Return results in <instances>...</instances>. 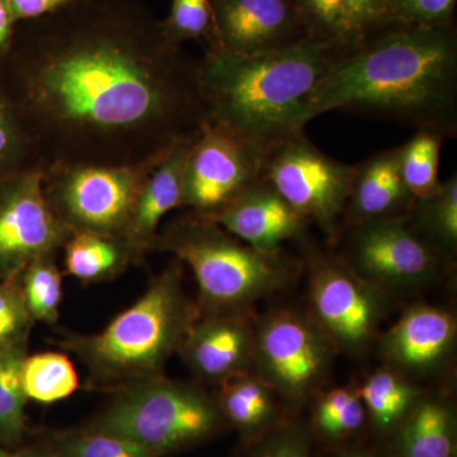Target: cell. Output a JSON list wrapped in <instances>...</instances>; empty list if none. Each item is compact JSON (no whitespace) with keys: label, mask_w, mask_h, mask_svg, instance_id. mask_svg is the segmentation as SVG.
Here are the masks:
<instances>
[{"label":"cell","mask_w":457,"mask_h":457,"mask_svg":"<svg viewBox=\"0 0 457 457\" xmlns=\"http://www.w3.org/2000/svg\"><path fill=\"white\" fill-rule=\"evenodd\" d=\"M42 173L22 171L0 179V282L17 278L36 258L57 253L71 236L47 204Z\"/></svg>","instance_id":"7c38bea8"},{"label":"cell","mask_w":457,"mask_h":457,"mask_svg":"<svg viewBox=\"0 0 457 457\" xmlns=\"http://www.w3.org/2000/svg\"><path fill=\"white\" fill-rule=\"evenodd\" d=\"M182 263L171 262L130 308L95 335H68L62 347L79 357L92 386L121 389L163 375L165 363L198 311L183 290Z\"/></svg>","instance_id":"277c9868"},{"label":"cell","mask_w":457,"mask_h":457,"mask_svg":"<svg viewBox=\"0 0 457 457\" xmlns=\"http://www.w3.org/2000/svg\"><path fill=\"white\" fill-rule=\"evenodd\" d=\"M254 330L240 312L197 314L179 352L198 378L220 385L254 365Z\"/></svg>","instance_id":"9a60e30c"},{"label":"cell","mask_w":457,"mask_h":457,"mask_svg":"<svg viewBox=\"0 0 457 457\" xmlns=\"http://www.w3.org/2000/svg\"><path fill=\"white\" fill-rule=\"evenodd\" d=\"M333 348L314 320L294 312L270 314L254 330L258 376L291 402L308 398L326 380Z\"/></svg>","instance_id":"30bf717a"},{"label":"cell","mask_w":457,"mask_h":457,"mask_svg":"<svg viewBox=\"0 0 457 457\" xmlns=\"http://www.w3.org/2000/svg\"><path fill=\"white\" fill-rule=\"evenodd\" d=\"M0 457H13V455L8 453L7 451L3 449L2 445H0Z\"/></svg>","instance_id":"b9f144b4"},{"label":"cell","mask_w":457,"mask_h":457,"mask_svg":"<svg viewBox=\"0 0 457 457\" xmlns=\"http://www.w3.org/2000/svg\"><path fill=\"white\" fill-rule=\"evenodd\" d=\"M216 49L261 54L309 40L296 0H212Z\"/></svg>","instance_id":"5bb4252c"},{"label":"cell","mask_w":457,"mask_h":457,"mask_svg":"<svg viewBox=\"0 0 457 457\" xmlns=\"http://www.w3.org/2000/svg\"><path fill=\"white\" fill-rule=\"evenodd\" d=\"M83 0H8L17 23L40 20Z\"/></svg>","instance_id":"74e56055"},{"label":"cell","mask_w":457,"mask_h":457,"mask_svg":"<svg viewBox=\"0 0 457 457\" xmlns=\"http://www.w3.org/2000/svg\"><path fill=\"white\" fill-rule=\"evenodd\" d=\"M356 164L321 152L303 132L267 153L263 180L306 222L336 237L350 198Z\"/></svg>","instance_id":"ba28073f"},{"label":"cell","mask_w":457,"mask_h":457,"mask_svg":"<svg viewBox=\"0 0 457 457\" xmlns=\"http://www.w3.org/2000/svg\"><path fill=\"white\" fill-rule=\"evenodd\" d=\"M343 261L380 290H402L435 278L442 257L408 224L407 215L350 228Z\"/></svg>","instance_id":"8fae6325"},{"label":"cell","mask_w":457,"mask_h":457,"mask_svg":"<svg viewBox=\"0 0 457 457\" xmlns=\"http://www.w3.org/2000/svg\"><path fill=\"white\" fill-rule=\"evenodd\" d=\"M16 279L32 320L55 324L62 300V273L57 266L56 252L33 260Z\"/></svg>","instance_id":"4316f807"},{"label":"cell","mask_w":457,"mask_h":457,"mask_svg":"<svg viewBox=\"0 0 457 457\" xmlns=\"http://www.w3.org/2000/svg\"><path fill=\"white\" fill-rule=\"evenodd\" d=\"M260 441L252 457H311L308 433L302 426L279 427Z\"/></svg>","instance_id":"d590c367"},{"label":"cell","mask_w":457,"mask_h":457,"mask_svg":"<svg viewBox=\"0 0 457 457\" xmlns=\"http://www.w3.org/2000/svg\"><path fill=\"white\" fill-rule=\"evenodd\" d=\"M333 111L455 137V29L393 27L342 54L308 99L311 121Z\"/></svg>","instance_id":"7a4b0ae2"},{"label":"cell","mask_w":457,"mask_h":457,"mask_svg":"<svg viewBox=\"0 0 457 457\" xmlns=\"http://www.w3.org/2000/svg\"><path fill=\"white\" fill-rule=\"evenodd\" d=\"M62 249L66 273L84 284L108 281L137 263L121 236L89 231L73 233Z\"/></svg>","instance_id":"7402d4cb"},{"label":"cell","mask_w":457,"mask_h":457,"mask_svg":"<svg viewBox=\"0 0 457 457\" xmlns=\"http://www.w3.org/2000/svg\"><path fill=\"white\" fill-rule=\"evenodd\" d=\"M197 130L189 132L170 146L167 154L150 171L141 188L130 221L122 236L137 263L152 252L164 216L171 210L182 207L186 163Z\"/></svg>","instance_id":"e0dca14e"},{"label":"cell","mask_w":457,"mask_h":457,"mask_svg":"<svg viewBox=\"0 0 457 457\" xmlns=\"http://www.w3.org/2000/svg\"><path fill=\"white\" fill-rule=\"evenodd\" d=\"M112 393L87 429L126 438L158 457L212 437L224 420L216 398L163 375Z\"/></svg>","instance_id":"8992f818"},{"label":"cell","mask_w":457,"mask_h":457,"mask_svg":"<svg viewBox=\"0 0 457 457\" xmlns=\"http://www.w3.org/2000/svg\"><path fill=\"white\" fill-rule=\"evenodd\" d=\"M53 450L59 457H158L135 442L87 428L57 438Z\"/></svg>","instance_id":"d6a6232c"},{"label":"cell","mask_w":457,"mask_h":457,"mask_svg":"<svg viewBox=\"0 0 457 457\" xmlns=\"http://www.w3.org/2000/svg\"><path fill=\"white\" fill-rule=\"evenodd\" d=\"M26 348L0 352V442L14 445L26 428L27 396L23 390L22 362Z\"/></svg>","instance_id":"f546056e"},{"label":"cell","mask_w":457,"mask_h":457,"mask_svg":"<svg viewBox=\"0 0 457 457\" xmlns=\"http://www.w3.org/2000/svg\"><path fill=\"white\" fill-rule=\"evenodd\" d=\"M267 153L224 126L198 128L183 180L182 207L212 218L246 188L263 179Z\"/></svg>","instance_id":"9c48e42d"},{"label":"cell","mask_w":457,"mask_h":457,"mask_svg":"<svg viewBox=\"0 0 457 457\" xmlns=\"http://www.w3.org/2000/svg\"><path fill=\"white\" fill-rule=\"evenodd\" d=\"M357 393L380 432L399 427L420 399V392L393 370L374 372Z\"/></svg>","instance_id":"d4e9b609"},{"label":"cell","mask_w":457,"mask_h":457,"mask_svg":"<svg viewBox=\"0 0 457 457\" xmlns=\"http://www.w3.org/2000/svg\"><path fill=\"white\" fill-rule=\"evenodd\" d=\"M33 324L17 279L0 282V352L26 348Z\"/></svg>","instance_id":"836d02e7"},{"label":"cell","mask_w":457,"mask_h":457,"mask_svg":"<svg viewBox=\"0 0 457 457\" xmlns=\"http://www.w3.org/2000/svg\"><path fill=\"white\" fill-rule=\"evenodd\" d=\"M416 197L409 191L398 167V147L385 150L356 164V176L345 206V224L407 215Z\"/></svg>","instance_id":"d6986e66"},{"label":"cell","mask_w":457,"mask_h":457,"mask_svg":"<svg viewBox=\"0 0 457 457\" xmlns=\"http://www.w3.org/2000/svg\"><path fill=\"white\" fill-rule=\"evenodd\" d=\"M306 37L339 50L363 42L353 0H296Z\"/></svg>","instance_id":"603a6c76"},{"label":"cell","mask_w":457,"mask_h":457,"mask_svg":"<svg viewBox=\"0 0 457 457\" xmlns=\"http://www.w3.org/2000/svg\"><path fill=\"white\" fill-rule=\"evenodd\" d=\"M381 291L345 261L315 257L311 290L314 321L337 347L362 351L372 341L383 314Z\"/></svg>","instance_id":"4fadbf2b"},{"label":"cell","mask_w":457,"mask_h":457,"mask_svg":"<svg viewBox=\"0 0 457 457\" xmlns=\"http://www.w3.org/2000/svg\"><path fill=\"white\" fill-rule=\"evenodd\" d=\"M445 137L429 130H417L408 143L398 147V167L405 185L416 198L440 191L441 147Z\"/></svg>","instance_id":"83f0119b"},{"label":"cell","mask_w":457,"mask_h":457,"mask_svg":"<svg viewBox=\"0 0 457 457\" xmlns=\"http://www.w3.org/2000/svg\"><path fill=\"white\" fill-rule=\"evenodd\" d=\"M17 26L8 0H0V65L12 49Z\"/></svg>","instance_id":"f35d334b"},{"label":"cell","mask_w":457,"mask_h":457,"mask_svg":"<svg viewBox=\"0 0 457 457\" xmlns=\"http://www.w3.org/2000/svg\"><path fill=\"white\" fill-rule=\"evenodd\" d=\"M167 152L137 164L51 165L42 173L45 198L71 234L122 237L147 176Z\"/></svg>","instance_id":"52a82bcc"},{"label":"cell","mask_w":457,"mask_h":457,"mask_svg":"<svg viewBox=\"0 0 457 457\" xmlns=\"http://www.w3.org/2000/svg\"><path fill=\"white\" fill-rule=\"evenodd\" d=\"M152 251L168 252L187 264L204 312H242L287 284L294 273L295 264L281 251L255 249L194 212L159 231Z\"/></svg>","instance_id":"5b68a950"},{"label":"cell","mask_w":457,"mask_h":457,"mask_svg":"<svg viewBox=\"0 0 457 457\" xmlns=\"http://www.w3.org/2000/svg\"><path fill=\"white\" fill-rule=\"evenodd\" d=\"M363 42L389 29L393 0H353Z\"/></svg>","instance_id":"8d00e7d4"},{"label":"cell","mask_w":457,"mask_h":457,"mask_svg":"<svg viewBox=\"0 0 457 457\" xmlns=\"http://www.w3.org/2000/svg\"><path fill=\"white\" fill-rule=\"evenodd\" d=\"M341 457H374L370 455L368 453H362V451H353V453H345Z\"/></svg>","instance_id":"60d3db41"},{"label":"cell","mask_w":457,"mask_h":457,"mask_svg":"<svg viewBox=\"0 0 457 457\" xmlns=\"http://www.w3.org/2000/svg\"><path fill=\"white\" fill-rule=\"evenodd\" d=\"M35 170H44L40 155L0 80V179Z\"/></svg>","instance_id":"f1b7e54d"},{"label":"cell","mask_w":457,"mask_h":457,"mask_svg":"<svg viewBox=\"0 0 457 457\" xmlns=\"http://www.w3.org/2000/svg\"><path fill=\"white\" fill-rule=\"evenodd\" d=\"M347 51L312 40L261 54L207 49L198 60L206 121L224 126L269 153L311 122L308 99L312 90Z\"/></svg>","instance_id":"3957f363"},{"label":"cell","mask_w":457,"mask_h":457,"mask_svg":"<svg viewBox=\"0 0 457 457\" xmlns=\"http://www.w3.org/2000/svg\"><path fill=\"white\" fill-rule=\"evenodd\" d=\"M366 414L359 393L337 387L321 395L315 405V432L327 442L343 441L361 429Z\"/></svg>","instance_id":"4dcf8cb0"},{"label":"cell","mask_w":457,"mask_h":457,"mask_svg":"<svg viewBox=\"0 0 457 457\" xmlns=\"http://www.w3.org/2000/svg\"><path fill=\"white\" fill-rule=\"evenodd\" d=\"M22 383L27 399L50 403L69 398L79 387L73 362L59 352H41L25 357Z\"/></svg>","instance_id":"484cf974"},{"label":"cell","mask_w":457,"mask_h":457,"mask_svg":"<svg viewBox=\"0 0 457 457\" xmlns=\"http://www.w3.org/2000/svg\"><path fill=\"white\" fill-rule=\"evenodd\" d=\"M407 220L441 254H453L457 246V174L442 182L437 194L416 198Z\"/></svg>","instance_id":"cb8c5ba5"},{"label":"cell","mask_w":457,"mask_h":457,"mask_svg":"<svg viewBox=\"0 0 457 457\" xmlns=\"http://www.w3.org/2000/svg\"><path fill=\"white\" fill-rule=\"evenodd\" d=\"M396 457H456V420L442 399H420L399 425Z\"/></svg>","instance_id":"44dd1931"},{"label":"cell","mask_w":457,"mask_h":457,"mask_svg":"<svg viewBox=\"0 0 457 457\" xmlns=\"http://www.w3.org/2000/svg\"><path fill=\"white\" fill-rule=\"evenodd\" d=\"M457 0H393L389 29L453 25Z\"/></svg>","instance_id":"e575fe53"},{"label":"cell","mask_w":457,"mask_h":457,"mask_svg":"<svg viewBox=\"0 0 457 457\" xmlns=\"http://www.w3.org/2000/svg\"><path fill=\"white\" fill-rule=\"evenodd\" d=\"M209 219L263 252L281 251L284 243L302 237L308 224L263 179Z\"/></svg>","instance_id":"2e32d148"},{"label":"cell","mask_w":457,"mask_h":457,"mask_svg":"<svg viewBox=\"0 0 457 457\" xmlns=\"http://www.w3.org/2000/svg\"><path fill=\"white\" fill-rule=\"evenodd\" d=\"M456 339V321L450 312L435 306L409 309L385 333V359L403 372L425 374L442 365Z\"/></svg>","instance_id":"ac0fdd59"},{"label":"cell","mask_w":457,"mask_h":457,"mask_svg":"<svg viewBox=\"0 0 457 457\" xmlns=\"http://www.w3.org/2000/svg\"><path fill=\"white\" fill-rule=\"evenodd\" d=\"M162 26L176 44L206 40L207 49L218 47L212 0H171L170 16L162 21Z\"/></svg>","instance_id":"1f68e13d"},{"label":"cell","mask_w":457,"mask_h":457,"mask_svg":"<svg viewBox=\"0 0 457 457\" xmlns=\"http://www.w3.org/2000/svg\"><path fill=\"white\" fill-rule=\"evenodd\" d=\"M0 80L44 170L141 163L206 121L198 60L140 0H83L18 23Z\"/></svg>","instance_id":"6da1fadb"},{"label":"cell","mask_w":457,"mask_h":457,"mask_svg":"<svg viewBox=\"0 0 457 457\" xmlns=\"http://www.w3.org/2000/svg\"><path fill=\"white\" fill-rule=\"evenodd\" d=\"M275 394L260 376L246 371L222 381L216 402L222 420L253 442L279 428Z\"/></svg>","instance_id":"ffe728a7"},{"label":"cell","mask_w":457,"mask_h":457,"mask_svg":"<svg viewBox=\"0 0 457 457\" xmlns=\"http://www.w3.org/2000/svg\"><path fill=\"white\" fill-rule=\"evenodd\" d=\"M13 457H59L54 450H32L18 453Z\"/></svg>","instance_id":"ab89813d"}]
</instances>
